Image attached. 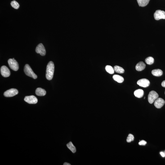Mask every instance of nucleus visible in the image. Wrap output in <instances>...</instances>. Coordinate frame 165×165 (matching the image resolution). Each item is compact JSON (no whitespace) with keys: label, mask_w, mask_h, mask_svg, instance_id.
<instances>
[{"label":"nucleus","mask_w":165,"mask_h":165,"mask_svg":"<svg viewBox=\"0 0 165 165\" xmlns=\"http://www.w3.org/2000/svg\"><path fill=\"white\" fill-rule=\"evenodd\" d=\"M36 94L39 96H44L46 95V92L44 89L41 88H38L36 91Z\"/></svg>","instance_id":"nucleus-13"},{"label":"nucleus","mask_w":165,"mask_h":165,"mask_svg":"<svg viewBox=\"0 0 165 165\" xmlns=\"http://www.w3.org/2000/svg\"><path fill=\"white\" fill-rule=\"evenodd\" d=\"M154 17L155 19L156 20L165 19V12L161 10H157L154 14Z\"/></svg>","instance_id":"nucleus-6"},{"label":"nucleus","mask_w":165,"mask_h":165,"mask_svg":"<svg viewBox=\"0 0 165 165\" xmlns=\"http://www.w3.org/2000/svg\"><path fill=\"white\" fill-rule=\"evenodd\" d=\"M36 51L37 53L40 54L42 56L46 55V51L44 46L42 43H40L36 47Z\"/></svg>","instance_id":"nucleus-7"},{"label":"nucleus","mask_w":165,"mask_h":165,"mask_svg":"<svg viewBox=\"0 0 165 165\" xmlns=\"http://www.w3.org/2000/svg\"><path fill=\"white\" fill-rule=\"evenodd\" d=\"M150 0H137L139 6L141 7L146 6L149 3Z\"/></svg>","instance_id":"nucleus-18"},{"label":"nucleus","mask_w":165,"mask_h":165,"mask_svg":"<svg viewBox=\"0 0 165 165\" xmlns=\"http://www.w3.org/2000/svg\"><path fill=\"white\" fill-rule=\"evenodd\" d=\"M146 144V142L143 140L140 141L139 143V145H145Z\"/></svg>","instance_id":"nucleus-24"},{"label":"nucleus","mask_w":165,"mask_h":165,"mask_svg":"<svg viewBox=\"0 0 165 165\" xmlns=\"http://www.w3.org/2000/svg\"><path fill=\"white\" fill-rule=\"evenodd\" d=\"M137 84L141 87H146L149 86L150 84V82L146 79H143L139 80L137 82Z\"/></svg>","instance_id":"nucleus-10"},{"label":"nucleus","mask_w":165,"mask_h":165,"mask_svg":"<svg viewBox=\"0 0 165 165\" xmlns=\"http://www.w3.org/2000/svg\"><path fill=\"white\" fill-rule=\"evenodd\" d=\"M152 74L156 77H160L163 74V72L160 69H155L152 71Z\"/></svg>","instance_id":"nucleus-16"},{"label":"nucleus","mask_w":165,"mask_h":165,"mask_svg":"<svg viewBox=\"0 0 165 165\" xmlns=\"http://www.w3.org/2000/svg\"><path fill=\"white\" fill-rule=\"evenodd\" d=\"M67 146L68 149H70L72 153H75L76 151V149L71 142H69L67 144Z\"/></svg>","instance_id":"nucleus-17"},{"label":"nucleus","mask_w":165,"mask_h":165,"mask_svg":"<svg viewBox=\"0 0 165 165\" xmlns=\"http://www.w3.org/2000/svg\"><path fill=\"white\" fill-rule=\"evenodd\" d=\"M113 79L119 83H122L124 81V79L123 77L118 75H115L113 77Z\"/></svg>","instance_id":"nucleus-15"},{"label":"nucleus","mask_w":165,"mask_h":165,"mask_svg":"<svg viewBox=\"0 0 165 165\" xmlns=\"http://www.w3.org/2000/svg\"><path fill=\"white\" fill-rule=\"evenodd\" d=\"M145 65L143 62H140L137 64L136 66V70L138 71H141L145 69Z\"/></svg>","instance_id":"nucleus-12"},{"label":"nucleus","mask_w":165,"mask_h":165,"mask_svg":"<svg viewBox=\"0 0 165 165\" xmlns=\"http://www.w3.org/2000/svg\"><path fill=\"white\" fill-rule=\"evenodd\" d=\"M162 87H165V81L162 82Z\"/></svg>","instance_id":"nucleus-25"},{"label":"nucleus","mask_w":165,"mask_h":165,"mask_svg":"<svg viewBox=\"0 0 165 165\" xmlns=\"http://www.w3.org/2000/svg\"><path fill=\"white\" fill-rule=\"evenodd\" d=\"M160 154L162 157H165V154L163 152H161Z\"/></svg>","instance_id":"nucleus-26"},{"label":"nucleus","mask_w":165,"mask_h":165,"mask_svg":"<svg viewBox=\"0 0 165 165\" xmlns=\"http://www.w3.org/2000/svg\"><path fill=\"white\" fill-rule=\"evenodd\" d=\"M19 93V91L16 89L12 88L7 90L5 92L4 95L6 97H12L15 96Z\"/></svg>","instance_id":"nucleus-5"},{"label":"nucleus","mask_w":165,"mask_h":165,"mask_svg":"<svg viewBox=\"0 0 165 165\" xmlns=\"http://www.w3.org/2000/svg\"><path fill=\"white\" fill-rule=\"evenodd\" d=\"M105 70L108 73L110 74H113L114 73V68L110 65H106L105 67Z\"/></svg>","instance_id":"nucleus-20"},{"label":"nucleus","mask_w":165,"mask_h":165,"mask_svg":"<svg viewBox=\"0 0 165 165\" xmlns=\"http://www.w3.org/2000/svg\"><path fill=\"white\" fill-rule=\"evenodd\" d=\"M145 62L148 65H152L154 62V59L151 57H149L145 59Z\"/></svg>","instance_id":"nucleus-21"},{"label":"nucleus","mask_w":165,"mask_h":165,"mask_svg":"<svg viewBox=\"0 0 165 165\" xmlns=\"http://www.w3.org/2000/svg\"><path fill=\"white\" fill-rule=\"evenodd\" d=\"M144 92L143 90L139 89L136 90L134 92V94L136 97L138 98H141L144 96Z\"/></svg>","instance_id":"nucleus-14"},{"label":"nucleus","mask_w":165,"mask_h":165,"mask_svg":"<svg viewBox=\"0 0 165 165\" xmlns=\"http://www.w3.org/2000/svg\"><path fill=\"white\" fill-rule=\"evenodd\" d=\"M114 69L115 71L119 73H124V70L123 68L118 65L114 66Z\"/></svg>","instance_id":"nucleus-19"},{"label":"nucleus","mask_w":165,"mask_h":165,"mask_svg":"<svg viewBox=\"0 0 165 165\" xmlns=\"http://www.w3.org/2000/svg\"><path fill=\"white\" fill-rule=\"evenodd\" d=\"M63 165H70L71 164H70L68 163H67V162H65V163Z\"/></svg>","instance_id":"nucleus-27"},{"label":"nucleus","mask_w":165,"mask_h":165,"mask_svg":"<svg viewBox=\"0 0 165 165\" xmlns=\"http://www.w3.org/2000/svg\"><path fill=\"white\" fill-rule=\"evenodd\" d=\"M11 6L14 8L17 9L19 7V3L16 1L14 0L11 2Z\"/></svg>","instance_id":"nucleus-22"},{"label":"nucleus","mask_w":165,"mask_h":165,"mask_svg":"<svg viewBox=\"0 0 165 165\" xmlns=\"http://www.w3.org/2000/svg\"></svg>","instance_id":"nucleus-28"},{"label":"nucleus","mask_w":165,"mask_h":165,"mask_svg":"<svg viewBox=\"0 0 165 165\" xmlns=\"http://www.w3.org/2000/svg\"><path fill=\"white\" fill-rule=\"evenodd\" d=\"M24 71L25 74L28 76L32 77L34 79H36L37 78V75L34 73L28 64H26L24 66Z\"/></svg>","instance_id":"nucleus-2"},{"label":"nucleus","mask_w":165,"mask_h":165,"mask_svg":"<svg viewBox=\"0 0 165 165\" xmlns=\"http://www.w3.org/2000/svg\"><path fill=\"white\" fill-rule=\"evenodd\" d=\"M8 63L10 67L13 70L17 71L19 69V65L17 62L14 58L9 59Z\"/></svg>","instance_id":"nucleus-3"},{"label":"nucleus","mask_w":165,"mask_h":165,"mask_svg":"<svg viewBox=\"0 0 165 165\" xmlns=\"http://www.w3.org/2000/svg\"><path fill=\"white\" fill-rule=\"evenodd\" d=\"M24 101L30 104H35L38 102V100L34 95L25 97L24 98Z\"/></svg>","instance_id":"nucleus-8"},{"label":"nucleus","mask_w":165,"mask_h":165,"mask_svg":"<svg viewBox=\"0 0 165 165\" xmlns=\"http://www.w3.org/2000/svg\"><path fill=\"white\" fill-rule=\"evenodd\" d=\"M159 95L156 91H152L149 93L148 95V101L150 104H152L158 98Z\"/></svg>","instance_id":"nucleus-4"},{"label":"nucleus","mask_w":165,"mask_h":165,"mask_svg":"<svg viewBox=\"0 0 165 165\" xmlns=\"http://www.w3.org/2000/svg\"><path fill=\"white\" fill-rule=\"evenodd\" d=\"M134 136L131 134H129L127 137V143H130L131 142L134 141Z\"/></svg>","instance_id":"nucleus-23"},{"label":"nucleus","mask_w":165,"mask_h":165,"mask_svg":"<svg viewBox=\"0 0 165 165\" xmlns=\"http://www.w3.org/2000/svg\"><path fill=\"white\" fill-rule=\"evenodd\" d=\"M0 72L1 75L4 77L10 76L11 73L8 68L5 66L3 65L1 67Z\"/></svg>","instance_id":"nucleus-9"},{"label":"nucleus","mask_w":165,"mask_h":165,"mask_svg":"<svg viewBox=\"0 0 165 165\" xmlns=\"http://www.w3.org/2000/svg\"><path fill=\"white\" fill-rule=\"evenodd\" d=\"M55 66L52 61H50L48 64L46 71V78L48 80L50 81L53 78Z\"/></svg>","instance_id":"nucleus-1"},{"label":"nucleus","mask_w":165,"mask_h":165,"mask_svg":"<svg viewBox=\"0 0 165 165\" xmlns=\"http://www.w3.org/2000/svg\"><path fill=\"white\" fill-rule=\"evenodd\" d=\"M165 100L161 98H158L155 101L154 105L158 109H160L164 105Z\"/></svg>","instance_id":"nucleus-11"}]
</instances>
